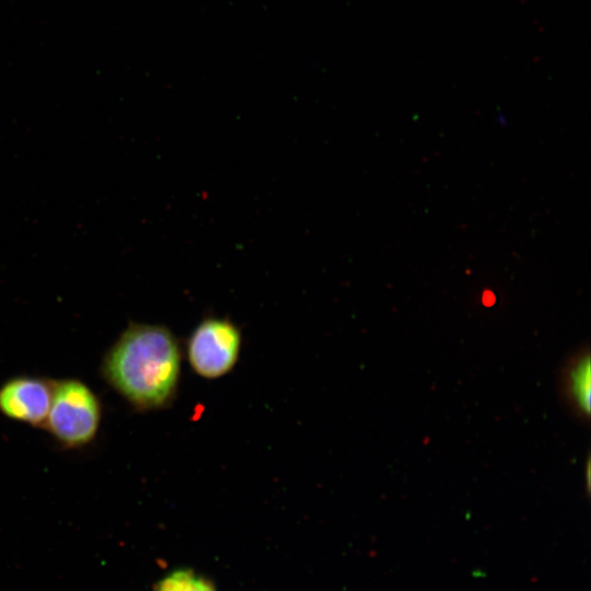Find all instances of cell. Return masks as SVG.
Returning <instances> with one entry per match:
<instances>
[{
  "instance_id": "obj_1",
  "label": "cell",
  "mask_w": 591,
  "mask_h": 591,
  "mask_svg": "<svg viewBox=\"0 0 591 591\" xmlns=\"http://www.w3.org/2000/svg\"><path fill=\"white\" fill-rule=\"evenodd\" d=\"M182 359L169 327L129 323L105 351L101 375L136 412L160 410L176 397Z\"/></svg>"
},
{
  "instance_id": "obj_2",
  "label": "cell",
  "mask_w": 591,
  "mask_h": 591,
  "mask_svg": "<svg viewBox=\"0 0 591 591\" xmlns=\"http://www.w3.org/2000/svg\"><path fill=\"white\" fill-rule=\"evenodd\" d=\"M97 394L76 378L54 380L50 408L43 429L66 450L91 444L102 422Z\"/></svg>"
},
{
  "instance_id": "obj_3",
  "label": "cell",
  "mask_w": 591,
  "mask_h": 591,
  "mask_svg": "<svg viewBox=\"0 0 591 591\" xmlns=\"http://www.w3.org/2000/svg\"><path fill=\"white\" fill-rule=\"evenodd\" d=\"M242 347V333L229 318L208 316L190 332L185 346L192 370L200 378L216 380L236 366Z\"/></svg>"
},
{
  "instance_id": "obj_4",
  "label": "cell",
  "mask_w": 591,
  "mask_h": 591,
  "mask_svg": "<svg viewBox=\"0 0 591 591\" xmlns=\"http://www.w3.org/2000/svg\"><path fill=\"white\" fill-rule=\"evenodd\" d=\"M54 390V380L15 375L0 385V413L14 421L43 429Z\"/></svg>"
},
{
  "instance_id": "obj_5",
  "label": "cell",
  "mask_w": 591,
  "mask_h": 591,
  "mask_svg": "<svg viewBox=\"0 0 591 591\" xmlns=\"http://www.w3.org/2000/svg\"><path fill=\"white\" fill-rule=\"evenodd\" d=\"M560 387L565 402L582 420L590 417L591 367L590 352L577 351L567 360L560 374Z\"/></svg>"
},
{
  "instance_id": "obj_6",
  "label": "cell",
  "mask_w": 591,
  "mask_h": 591,
  "mask_svg": "<svg viewBox=\"0 0 591 591\" xmlns=\"http://www.w3.org/2000/svg\"><path fill=\"white\" fill-rule=\"evenodd\" d=\"M155 591H216L208 579L192 570H177L161 580Z\"/></svg>"
}]
</instances>
